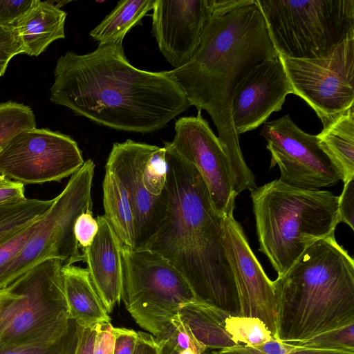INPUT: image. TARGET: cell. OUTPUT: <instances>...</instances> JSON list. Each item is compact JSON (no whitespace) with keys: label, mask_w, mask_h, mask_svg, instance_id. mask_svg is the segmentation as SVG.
I'll return each instance as SVG.
<instances>
[{"label":"cell","mask_w":354,"mask_h":354,"mask_svg":"<svg viewBox=\"0 0 354 354\" xmlns=\"http://www.w3.org/2000/svg\"><path fill=\"white\" fill-rule=\"evenodd\" d=\"M277 55L257 0H212L193 57L184 66L167 71L191 105L211 116L228 158L237 195L257 185L233 124L232 96L254 66Z\"/></svg>","instance_id":"cell-1"},{"label":"cell","mask_w":354,"mask_h":354,"mask_svg":"<svg viewBox=\"0 0 354 354\" xmlns=\"http://www.w3.org/2000/svg\"><path fill=\"white\" fill-rule=\"evenodd\" d=\"M50 100L98 124L135 133L161 129L192 106L167 71L131 65L122 41L99 44L86 54L62 55Z\"/></svg>","instance_id":"cell-2"},{"label":"cell","mask_w":354,"mask_h":354,"mask_svg":"<svg viewBox=\"0 0 354 354\" xmlns=\"http://www.w3.org/2000/svg\"><path fill=\"white\" fill-rule=\"evenodd\" d=\"M167 207L144 248L158 253L184 277L196 301L227 315L241 316L234 274L223 243V219L214 208L196 168L169 142Z\"/></svg>","instance_id":"cell-3"},{"label":"cell","mask_w":354,"mask_h":354,"mask_svg":"<svg viewBox=\"0 0 354 354\" xmlns=\"http://www.w3.org/2000/svg\"><path fill=\"white\" fill-rule=\"evenodd\" d=\"M272 281L280 341L301 342L354 323V261L334 234L310 244Z\"/></svg>","instance_id":"cell-4"},{"label":"cell","mask_w":354,"mask_h":354,"mask_svg":"<svg viewBox=\"0 0 354 354\" xmlns=\"http://www.w3.org/2000/svg\"><path fill=\"white\" fill-rule=\"evenodd\" d=\"M259 250L283 275L313 242L334 234L339 196L279 179L250 191Z\"/></svg>","instance_id":"cell-5"},{"label":"cell","mask_w":354,"mask_h":354,"mask_svg":"<svg viewBox=\"0 0 354 354\" xmlns=\"http://www.w3.org/2000/svg\"><path fill=\"white\" fill-rule=\"evenodd\" d=\"M57 259L35 265L1 292L0 343L52 342L68 330L70 317Z\"/></svg>","instance_id":"cell-6"},{"label":"cell","mask_w":354,"mask_h":354,"mask_svg":"<svg viewBox=\"0 0 354 354\" xmlns=\"http://www.w3.org/2000/svg\"><path fill=\"white\" fill-rule=\"evenodd\" d=\"M280 56L315 59L354 35V0H257Z\"/></svg>","instance_id":"cell-7"},{"label":"cell","mask_w":354,"mask_h":354,"mask_svg":"<svg viewBox=\"0 0 354 354\" xmlns=\"http://www.w3.org/2000/svg\"><path fill=\"white\" fill-rule=\"evenodd\" d=\"M122 292L136 322L163 339L180 306L196 301L182 274L163 257L147 248L122 247Z\"/></svg>","instance_id":"cell-8"},{"label":"cell","mask_w":354,"mask_h":354,"mask_svg":"<svg viewBox=\"0 0 354 354\" xmlns=\"http://www.w3.org/2000/svg\"><path fill=\"white\" fill-rule=\"evenodd\" d=\"M95 164L86 160L41 218L39 227L18 255L0 273V292L40 262L57 259L64 266L84 261L75 236L77 218L93 213L91 188Z\"/></svg>","instance_id":"cell-9"},{"label":"cell","mask_w":354,"mask_h":354,"mask_svg":"<svg viewBox=\"0 0 354 354\" xmlns=\"http://www.w3.org/2000/svg\"><path fill=\"white\" fill-rule=\"evenodd\" d=\"M280 57L294 94L323 124L354 105V35L320 57Z\"/></svg>","instance_id":"cell-10"},{"label":"cell","mask_w":354,"mask_h":354,"mask_svg":"<svg viewBox=\"0 0 354 354\" xmlns=\"http://www.w3.org/2000/svg\"><path fill=\"white\" fill-rule=\"evenodd\" d=\"M84 162L76 141L49 129L21 131L0 149V174L23 185L59 181Z\"/></svg>","instance_id":"cell-11"},{"label":"cell","mask_w":354,"mask_h":354,"mask_svg":"<svg viewBox=\"0 0 354 354\" xmlns=\"http://www.w3.org/2000/svg\"><path fill=\"white\" fill-rule=\"evenodd\" d=\"M271 155L270 168L278 165L279 180L303 189H321L342 180L341 174L319 145L317 136L300 129L287 114L266 122L261 131Z\"/></svg>","instance_id":"cell-12"},{"label":"cell","mask_w":354,"mask_h":354,"mask_svg":"<svg viewBox=\"0 0 354 354\" xmlns=\"http://www.w3.org/2000/svg\"><path fill=\"white\" fill-rule=\"evenodd\" d=\"M174 131L171 146L198 171L215 210L223 217L234 212L237 194L229 160L201 111L196 116L179 118Z\"/></svg>","instance_id":"cell-13"},{"label":"cell","mask_w":354,"mask_h":354,"mask_svg":"<svg viewBox=\"0 0 354 354\" xmlns=\"http://www.w3.org/2000/svg\"><path fill=\"white\" fill-rule=\"evenodd\" d=\"M233 213L223 219V243L239 291L241 316L259 319L275 337L277 313L273 281L251 250L244 230Z\"/></svg>","instance_id":"cell-14"},{"label":"cell","mask_w":354,"mask_h":354,"mask_svg":"<svg viewBox=\"0 0 354 354\" xmlns=\"http://www.w3.org/2000/svg\"><path fill=\"white\" fill-rule=\"evenodd\" d=\"M294 91L279 55L254 66L236 87L231 104L233 124L239 136L266 123L279 111Z\"/></svg>","instance_id":"cell-15"},{"label":"cell","mask_w":354,"mask_h":354,"mask_svg":"<svg viewBox=\"0 0 354 354\" xmlns=\"http://www.w3.org/2000/svg\"><path fill=\"white\" fill-rule=\"evenodd\" d=\"M211 9L212 0H155L152 35L173 69L193 57Z\"/></svg>","instance_id":"cell-16"},{"label":"cell","mask_w":354,"mask_h":354,"mask_svg":"<svg viewBox=\"0 0 354 354\" xmlns=\"http://www.w3.org/2000/svg\"><path fill=\"white\" fill-rule=\"evenodd\" d=\"M153 145L127 140L115 142L110 151L118 160L129 192L135 216V249L144 248L165 215L167 193H149L143 177L146 161Z\"/></svg>","instance_id":"cell-17"},{"label":"cell","mask_w":354,"mask_h":354,"mask_svg":"<svg viewBox=\"0 0 354 354\" xmlns=\"http://www.w3.org/2000/svg\"><path fill=\"white\" fill-rule=\"evenodd\" d=\"M97 232L83 250L91 281L108 312L122 299V245L104 215L97 217Z\"/></svg>","instance_id":"cell-18"},{"label":"cell","mask_w":354,"mask_h":354,"mask_svg":"<svg viewBox=\"0 0 354 354\" xmlns=\"http://www.w3.org/2000/svg\"><path fill=\"white\" fill-rule=\"evenodd\" d=\"M104 217L108 221L122 247L135 249L134 212L121 167L109 153L102 183Z\"/></svg>","instance_id":"cell-19"},{"label":"cell","mask_w":354,"mask_h":354,"mask_svg":"<svg viewBox=\"0 0 354 354\" xmlns=\"http://www.w3.org/2000/svg\"><path fill=\"white\" fill-rule=\"evenodd\" d=\"M58 1L35 0L15 27L24 53L38 56L54 41L65 38L66 12Z\"/></svg>","instance_id":"cell-20"},{"label":"cell","mask_w":354,"mask_h":354,"mask_svg":"<svg viewBox=\"0 0 354 354\" xmlns=\"http://www.w3.org/2000/svg\"><path fill=\"white\" fill-rule=\"evenodd\" d=\"M62 273L70 319L82 328L110 322L111 318L87 268L74 265L64 266Z\"/></svg>","instance_id":"cell-21"},{"label":"cell","mask_w":354,"mask_h":354,"mask_svg":"<svg viewBox=\"0 0 354 354\" xmlns=\"http://www.w3.org/2000/svg\"><path fill=\"white\" fill-rule=\"evenodd\" d=\"M323 126L316 135L319 145L338 169L344 183L354 177V105Z\"/></svg>","instance_id":"cell-22"},{"label":"cell","mask_w":354,"mask_h":354,"mask_svg":"<svg viewBox=\"0 0 354 354\" xmlns=\"http://www.w3.org/2000/svg\"><path fill=\"white\" fill-rule=\"evenodd\" d=\"M178 314L206 350L221 351L239 344L225 329L224 320L228 315L197 301L182 304Z\"/></svg>","instance_id":"cell-23"},{"label":"cell","mask_w":354,"mask_h":354,"mask_svg":"<svg viewBox=\"0 0 354 354\" xmlns=\"http://www.w3.org/2000/svg\"><path fill=\"white\" fill-rule=\"evenodd\" d=\"M155 0H122L91 31V37L101 43L123 41L126 34L140 24L153 9Z\"/></svg>","instance_id":"cell-24"},{"label":"cell","mask_w":354,"mask_h":354,"mask_svg":"<svg viewBox=\"0 0 354 354\" xmlns=\"http://www.w3.org/2000/svg\"><path fill=\"white\" fill-rule=\"evenodd\" d=\"M54 198L24 200L0 205V239L13 233L41 218Z\"/></svg>","instance_id":"cell-25"},{"label":"cell","mask_w":354,"mask_h":354,"mask_svg":"<svg viewBox=\"0 0 354 354\" xmlns=\"http://www.w3.org/2000/svg\"><path fill=\"white\" fill-rule=\"evenodd\" d=\"M82 327L70 319L66 332L52 342L23 345L0 343V354H75Z\"/></svg>","instance_id":"cell-26"},{"label":"cell","mask_w":354,"mask_h":354,"mask_svg":"<svg viewBox=\"0 0 354 354\" xmlns=\"http://www.w3.org/2000/svg\"><path fill=\"white\" fill-rule=\"evenodd\" d=\"M35 127L30 107L12 101L0 103V148L20 131Z\"/></svg>","instance_id":"cell-27"},{"label":"cell","mask_w":354,"mask_h":354,"mask_svg":"<svg viewBox=\"0 0 354 354\" xmlns=\"http://www.w3.org/2000/svg\"><path fill=\"white\" fill-rule=\"evenodd\" d=\"M224 324L227 333L238 344L255 346L274 337L266 324L256 317L228 315Z\"/></svg>","instance_id":"cell-28"},{"label":"cell","mask_w":354,"mask_h":354,"mask_svg":"<svg viewBox=\"0 0 354 354\" xmlns=\"http://www.w3.org/2000/svg\"><path fill=\"white\" fill-rule=\"evenodd\" d=\"M288 344L295 346L354 352V323L319 334L304 341Z\"/></svg>","instance_id":"cell-29"},{"label":"cell","mask_w":354,"mask_h":354,"mask_svg":"<svg viewBox=\"0 0 354 354\" xmlns=\"http://www.w3.org/2000/svg\"><path fill=\"white\" fill-rule=\"evenodd\" d=\"M24 52L15 26H0V77L5 73L11 59Z\"/></svg>","instance_id":"cell-30"},{"label":"cell","mask_w":354,"mask_h":354,"mask_svg":"<svg viewBox=\"0 0 354 354\" xmlns=\"http://www.w3.org/2000/svg\"><path fill=\"white\" fill-rule=\"evenodd\" d=\"M294 346L280 341L274 337L272 339L255 346L239 344L236 346L220 351L223 354H288Z\"/></svg>","instance_id":"cell-31"},{"label":"cell","mask_w":354,"mask_h":354,"mask_svg":"<svg viewBox=\"0 0 354 354\" xmlns=\"http://www.w3.org/2000/svg\"><path fill=\"white\" fill-rule=\"evenodd\" d=\"M35 0H0V26H15Z\"/></svg>","instance_id":"cell-32"},{"label":"cell","mask_w":354,"mask_h":354,"mask_svg":"<svg viewBox=\"0 0 354 354\" xmlns=\"http://www.w3.org/2000/svg\"><path fill=\"white\" fill-rule=\"evenodd\" d=\"M338 196L337 223H344L354 230V177L344 183Z\"/></svg>","instance_id":"cell-33"},{"label":"cell","mask_w":354,"mask_h":354,"mask_svg":"<svg viewBox=\"0 0 354 354\" xmlns=\"http://www.w3.org/2000/svg\"><path fill=\"white\" fill-rule=\"evenodd\" d=\"M97 230V221L93 216V213H83L77 218L74 226V233L82 250L91 243Z\"/></svg>","instance_id":"cell-34"},{"label":"cell","mask_w":354,"mask_h":354,"mask_svg":"<svg viewBox=\"0 0 354 354\" xmlns=\"http://www.w3.org/2000/svg\"><path fill=\"white\" fill-rule=\"evenodd\" d=\"M110 322L96 326L93 354H113L115 337Z\"/></svg>","instance_id":"cell-35"},{"label":"cell","mask_w":354,"mask_h":354,"mask_svg":"<svg viewBox=\"0 0 354 354\" xmlns=\"http://www.w3.org/2000/svg\"><path fill=\"white\" fill-rule=\"evenodd\" d=\"M115 337L113 354H133L138 333L126 328L113 327Z\"/></svg>","instance_id":"cell-36"},{"label":"cell","mask_w":354,"mask_h":354,"mask_svg":"<svg viewBox=\"0 0 354 354\" xmlns=\"http://www.w3.org/2000/svg\"><path fill=\"white\" fill-rule=\"evenodd\" d=\"M25 188L21 183L0 178V205L24 200Z\"/></svg>","instance_id":"cell-37"},{"label":"cell","mask_w":354,"mask_h":354,"mask_svg":"<svg viewBox=\"0 0 354 354\" xmlns=\"http://www.w3.org/2000/svg\"><path fill=\"white\" fill-rule=\"evenodd\" d=\"M159 339L148 333L138 332L133 354H157Z\"/></svg>","instance_id":"cell-38"},{"label":"cell","mask_w":354,"mask_h":354,"mask_svg":"<svg viewBox=\"0 0 354 354\" xmlns=\"http://www.w3.org/2000/svg\"><path fill=\"white\" fill-rule=\"evenodd\" d=\"M96 326L82 328L75 354H93Z\"/></svg>","instance_id":"cell-39"},{"label":"cell","mask_w":354,"mask_h":354,"mask_svg":"<svg viewBox=\"0 0 354 354\" xmlns=\"http://www.w3.org/2000/svg\"><path fill=\"white\" fill-rule=\"evenodd\" d=\"M288 354H354V352L339 350L295 346L294 348Z\"/></svg>","instance_id":"cell-40"},{"label":"cell","mask_w":354,"mask_h":354,"mask_svg":"<svg viewBox=\"0 0 354 354\" xmlns=\"http://www.w3.org/2000/svg\"><path fill=\"white\" fill-rule=\"evenodd\" d=\"M180 351L169 339H159V348L157 354H179Z\"/></svg>","instance_id":"cell-41"},{"label":"cell","mask_w":354,"mask_h":354,"mask_svg":"<svg viewBox=\"0 0 354 354\" xmlns=\"http://www.w3.org/2000/svg\"><path fill=\"white\" fill-rule=\"evenodd\" d=\"M209 354H223L220 351H212Z\"/></svg>","instance_id":"cell-42"},{"label":"cell","mask_w":354,"mask_h":354,"mask_svg":"<svg viewBox=\"0 0 354 354\" xmlns=\"http://www.w3.org/2000/svg\"><path fill=\"white\" fill-rule=\"evenodd\" d=\"M0 149H1V148H0ZM1 177H3V176H1V175L0 174V178H1Z\"/></svg>","instance_id":"cell-43"},{"label":"cell","mask_w":354,"mask_h":354,"mask_svg":"<svg viewBox=\"0 0 354 354\" xmlns=\"http://www.w3.org/2000/svg\"><path fill=\"white\" fill-rule=\"evenodd\" d=\"M0 298H1V292H0Z\"/></svg>","instance_id":"cell-44"}]
</instances>
